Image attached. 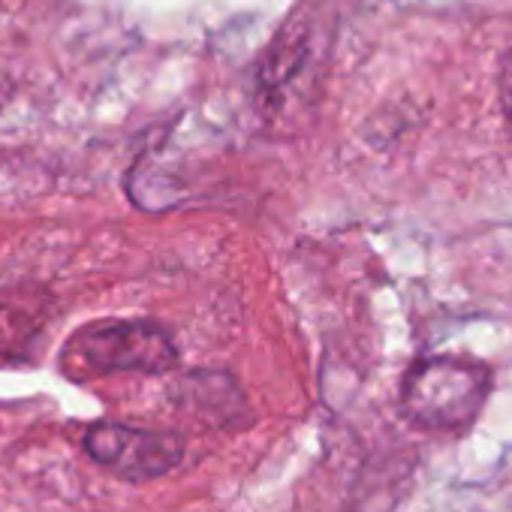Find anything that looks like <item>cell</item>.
Listing matches in <instances>:
<instances>
[{
	"label": "cell",
	"mask_w": 512,
	"mask_h": 512,
	"mask_svg": "<svg viewBox=\"0 0 512 512\" xmlns=\"http://www.w3.org/2000/svg\"><path fill=\"white\" fill-rule=\"evenodd\" d=\"M88 455L124 479H154L169 473L184 458V440L169 431L100 422L85 434Z\"/></svg>",
	"instance_id": "3"
},
{
	"label": "cell",
	"mask_w": 512,
	"mask_h": 512,
	"mask_svg": "<svg viewBox=\"0 0 512 512\" xmlns=\"http://www.w3.org/2000/svg\"><path fill=\"white\" fill-rule=\"evenodd\" d=\"M40 296L7 293L0 296V356L22 359L34 347V341L46 329V314L40 308Z\"/></svg>",
	"instance_id": "4"
},
{
	"label": "cell",
	"mask_w": 512,
	"mask_h": 512,
	"mask_svg": "<svg viewBox=\"0 0 512 512\" xmlns=\"http://www.w3.org/2000/svg\"><path fill=\"white\" fill-rule=\"evenodd\" d=\"M70 359L91 374H163L178 362L172 338L148 320H112L82 329L70 341Z\"/></svg>",
	"instance_id": "2"
},
{
	"label": "cell",
	"mask_w": 512,
	"mask_h": 512,
	"mask_svg": "<svg viewBox=\"0 0 512 512\" xmlns=\"http://www.w3.org/2000/svg\"><path fill=\"white\" fill-rule=\"evenodd\" d=\"M491 389L488 368L464 359H425L413 365L401 386L404 413L422 425L437 431H461L467 428Z\"/></svg>",
	"instance_id": "1"
}]
</instances>
